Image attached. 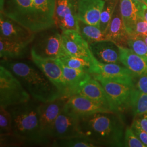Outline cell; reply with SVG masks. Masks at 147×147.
Here are the masks:
<instances>
[{"mask_svg": "<svg viewBox=\"0 0 147 147\" xmlns=\"http://www.w3.org/2000/svg\"><path fill=\"white\" fill-rule=\"evenodd\" d=\"M56 0H0L1 14L34 33L55 26Z\"/></svg>", "mask_w": 147, "mask_h": 147, "instance_id": "6da1fadb", "label": "cell"}, {"mask_svg": "<svg viewBox=\"0 0 147 147\" xmlns=\"http://www.w3.org/2000/svg\"><path fill=\"white\" fill-rule=\"evenodd\" d=\"M19 80L4 66L0 65V106L7 108L31 100Z\"/></svg>", "mask_w": 147, "mask_h": 147, "instance_id": "52a82bcc", "label": "cell"}, {"mask_svg": "<svg viewBox=\"0 0 147 147\" xmlns=\"http://www.w3.org/2000/svg\"><path fill=\"white\" fill-rule=\"evenodd\" d=\"M31 52L43 58L57 59L67 53L62 44V31L55 26L36 33Z\"/></svg>", "mask_w": 147, "mask_h": 147, "instance_id": "8992f818", "label": "cell"}, {"mask_svg": "<svg viewBox=\"0 0 147 147\" xmlns=\"http://www.w3.org/2000/svg\"><path fill=\"white\" fill-rule=\"evenodd\" d=\"M65 107L79 117L98 112H113L105 106L79 94L68 98Z\"/></svg>", "mask_w": 147, "mask_h": 147, "instance_id": "5bb4252c", "label": "cell"}, {"mask_svg": "<svg viewBox=\"0 0 147 147\" xmlns=\"http://www.w3.org/2000/svg\"><path fill=\"white\" fill-rule=\"evenodd\" d=\"M131 108L135 116L147 113V93L140 92L135 88L132 98Z\"/></svg>", "mask_w": 147, "mask_h": 147, "instance_id": "83f0119b", "label": "cell"}, {"mask_svg": "<svg viewBox=\"0 0 147 147\" xmlns=\"http://www.w3.org/2000/svg\"><path fill=\"white\" fill-rule=\"evenodd\" d=\"M138 79L135 84V88L139 92L147 93V74L137 77Z\"/></svg>", "mask_w": 147, "mask_h": 147, "instance_id": "836d02e7", "label": "cell"}, {"mask_svg": "<svg viewBox=\"0 0 147 147\" xmlns=\"http://www.w3.org/2000/svg\"><path fill=\"white\" fill-rule=\"evenodd\" d=\"M79 118L64 106L54 122L51 134L52 141L55 139L82 135L80 129Z\"/></svg>", "mask_w": 147, "mask_h": 147, "instance_id": "30bf717a", "label": "cell"}, {"mask_svg": "<svg viewBox=\"0 0 147 147\" xmlns=\"http://www.w3.org/2000/svg\"><path fill=\"white\" fill-rule=\"evenodd\" d=\"M121 16L129 36L134 34L137 21L140 16V11L132 0H119Z\"/></svg>", "mask_w": 147, "mask_h": 147, "instance_id": "603a6c76", "label": "cell"}, {"mask_svg": "<svg viewBox=\"0 0 147 147\" xmlns=\"http://www.w3.org/2000/svg\"><path fill=\"white\" fill-rule=\"evenodd\" d=\"M31 43L16 42L0 37V57L3 59H19L31 50Z\"/></svg>", "mask_w": 147, "mask_h": 147, "instance_id": "44dd1931", "label": "cell"}, {"mask_svg": "<svg viewBox=\"0 0 147 147\" xmlns=\"http://www.w3.org/2000/svg\"><path fill=\"white\" fill-rule=\"evenodd\" d=\"M63 47L67 54L84 58L95 63L96 59L93 55L89 44L82 37L79 32L67 30L62 32Z\"/></svg>", "mask_w": 147, "mask_h": 147, "instance_id": "7c38bea8", "label": "cell"}, {"mask_svg": "<svg viewBox=\"0 0 147 147\" xmlns=\"http://www.w3.org/2000/svg\"><path fill=\"white\" fill-rule=\"evenodd\" d=\"M58 59L66 67L84 70L89 73L90 74L92 73L93 66L95 63L84 58L71 56L68 54H67L65 56Z\"/></svg>", "mask_w": 147, "mask_h": 147, "instance_id": "484cf974", "label": "cell"}, {"mask_svg": "<svg viewBox=\"0 0 147 147\" xmlns=\"http://www.w3.org/2000/svg\"><path fill=\"white\" fill-rule=\"evenodd\" d=\"M55 26L61 31H79L77 0H56L54 11Z\"/></svg>", "mask_w": 147, "mask_h": 147, "instance_id": "ba28073f", "label": "cell"}, {"mask_svg": "<svg viewBox=\"0 0 147 147\" xmlns=\"http://www.w3.org/2000/svg\"><path fill=\"white\" fill-rule=\"evenodd\" d=\"M138 36L141 37L147 44V36H144V35H138Z\"/></svg>", "mask_w": 147, "mask_h": 147, "instance_id": "d590c367", "label": "cell"}, {"mask_svg": "<svg viewBox=\"0 0 147 147\" xmlns=\"http://www.w3.org/2000/svg\"><path fill=\"white\" fill-rule=\"evenodd\" d=\"M105 3V0H77L78 19L88 25L99 27Z\"/></svg>", "mask_w": 147, "mask_h": 147, "instance_id": "9a60e30c", "label": "cell"}, {"mask_svg": "<svg viewBox=\"0 0 147 147\" xmlns=\"http://www.w3.org/2000/svg\"><path fill=\"white\" fill-rule=\"evenodd\" d=\"M89 47L98 62L121 64L119 50L116 43L110 40H103L91 43Z\"/></svg>", "mask_w": 147, "mask_h": 147, "instance_id": "2e32d148", "label": "cell"}, {"mask_svg": "<svg viewBox=\"0 0 147 147\" xmlns=\"http://www.w3.org/2000/svg\"><path fill=\"white\" fill-rule=\"evenodd\" d=\"M82 135L100 146L123 147L124 124L120 114L98 112L79 118Z\"/></svg>", "mask_w": 147, "mask_h": 147, "instance_id": "7a4b0ae2", "label": "cell"}, {"mask_svg": "<svg viewBox=\"0 0 147 147\" xmlns=\"http://www.w3.org/2000/svg\"><path fill=\"white\" fill-rule=\"evenodd\" d=\"M68 98L62 96L51 101L41 103L39 118L40 131L47 146H50L53 142L51 134L54 122L63 110Z\"/></svg>", "mask_w": 147, "mask_h": 147, "instance_id": "9c48e42d", "label": "cell"}, {"mask_svg": "<svg viewBox=\"0 0 147 147\" xmlns=\"http://www.w3.org/2000/svg\"><path fill=\"white\" fill-rule=\"evenodd\" d=\"M78 32L89 44L96 42L107 40L105 33L101 31L99 27L88 25L79 19Z\"/></svg>", "mask_w": 147, "mask_h": 147, "instance_id": "d4e9b609", "label": "cell"}, {"mask_svg": "<svg viewBox=\"0 0 147 147\" xmlns=\"http://www.w3.org/2000/svg\"><path fill=\"white\" fill-rule=\"evenodd\" d=\"M124 146L127 147H146V145L136 136L131 128L125 129L124 137Z\"/></svg>", "mask_w": 147, "mask_h": 147, "instance_id": "4dcf8cb0", "label": "cell"}, {"mask_svg": "<svg viewBox=\"0 0 147 147\" xmlns=\"http://www.w3.org/2000/svg\"><path fill=\"white\" fill-rule=\"evenodd\" d=\"M30 56L32 61L57 87L61 94L68 98L67 84L62 70L57 59L42 58L31 52Z\"/></svg>", "mask_w": 147, "mask_h": 147, "instance_id": "8fae6325", "label": "cell"}, {"mask_svg": "<svg viewBox=\"0 0 147 147\" xmlns=\"http://www.w3.org/2000/svg\"><path fill=\"white\" fill-rule=\"evenodd\" d=\"M133 35L147 36V22L144 18H140L137 21Z\"/></svg>", "mask_w": 147, "mask_h": 147, "instance_id": "d6a6232c", "label": "cell"}, {"mask_svg": "<svg viewBox=\"0 0 147 147\" xmlns=\"http://www.w3.org/2000/svg\"><path fill=\"white\" fill-rule=\"evenodd\" d=\"M57 61L62 70L67 87L68 98H69L76 94L79 88L92 77V75L84 70L66 67L58 59H57Z\"/></svg>", "mask_w": 147, "mask_h": 147, "instance_id": "ffe728a7", "label": "cell"}, {"mask_svg": "<svg viewBox=\"0 0 147 147\" xmlns=\"http://www.w3.org/2000/svg\"><path fill=\"white\" fill-rule=\"evenodd\" d=\"M50 147H95L99 146L84 135L68 138L55 139Z\"/></svg>", "mask_w": 147, "mask_h": 147, "instance_id": "cb8c5ba5", "label": "cell"}, {"mask_svg": "<svg viewBox=\"0 0 147 147\" xmlns=\"http://www.w3.org/2000/svg\"><path fill=\"white\" fill-rule=\"evenodd\" d=\"M119 0H106L100 16L99 28L104 33L107 31Z\"/></svg>", "mask_w": 147, "mask_h": 147, "instance_id": "4316f807", "label": "cell"}, {"mask_svg": "<svg viewBox=\"0 0 147 147\" xmlns=\"http://www.w3.org/2000/svg\"><path fill=\"white\" fill-rule=\"evenodd\" d=\"M131 128L136 136L147 147V132L142 128L136 118L133 121Z\"/></svg>", "mask_w": 147, "mask_h": 147, "instance_id": "1f68e13d", "label": "cell"}, {"mask_svg": "<svg viewBox=\"0 0 147 147\" xmlns=\"http://www.w3.org/2000/svg\"><path fill=\"white\" fill-rule=\"evenodd\" d=\"M13 135L12 117L5 107L0 106V137Z\"/></svg>", "mask_w": 147, "mask_h": 147, "instance_id": "f1b7e54d", "label": "cell"}, {"mask_svg": "<svg viewBox=\"0 0 147 147\" xmlns=\"http://www.w3.org/2000/svg\"><path fill=\"white\" fill-rule=\"evenodd\" d=\"M144 19L147 22V9L144 11Z\"/></svg>", "mask_w": 147, "mask_h": 147, "instance_id": "8d00e7d4", "label": "cell"}, {"mask_svg": "<svg viewBox=\"0 0 147 147\" xmlns=\"http://www.w3.org/2000/svg\"><path fill=\"white\" fill-rule=\"evenodd\" d=\"M76 94L81 95L93 100L115 112L113 105L102 86L92 76L79 88Z\"/></svg>", "mask_w": 147, "mask_h": 147, "instance_id": "e0dca14e", "label": "cell"}, {"mask_svg": "<svg viewBox=\"0 0 147 147\" xmlns=\"http://www.w3.org/2000/svg\"><path fill=\"white\" fill-rule=\"evenodd\" d=\"M91 75L102 86L116 113L120 114L129 108H131L132 98L135 88L134 76L109 79L96 75Z\"/></svg>", "mask_w": 147, "mask_h": 147, "instance_id": "5b68a950", "label": "cell"}, {"mask_svg": "<svg viewBox=\"0 0 147 147\" xmlns=\"http://www.w3.org/2000/svg\"><path fill=\"white\" fill-rule=\"evenodd\" d=\"M105 1H106V0H105Z\"/></svg>", "mask_w": 147, "mask_h": 147, "instance_id": "f35d334b", "label": "cell"}, {"mask_svg": "<svg viewBox=\"0 0 147 147\" xmlns=\"http://www.w3.org/2000/svg\"><path fill=\"white\" fill-rule=\"evenodd\" d=\"M91 75H96L109 79H119L133 76L125 67L120 64L95 62Z\"/></svg>", "mask_w": 147, "mask_h": 147, "instance_id": "7402d4cb", "label": "cell"}, {"mask_svg": "<svg viewBox=\"0 0 147 147\" xmlns=\"http://www.w3.org/2000/svg\"><path fill=\"white\" fill-rule=\"evenodd\" d=\"M121 63L131 71L134 77L147 74V62L129 47L117 45Z\"/></svg>", "mask_w": 147, "mask_h": 147, "instance_id": "d6986e66", "label": "cell"}, {"mask_svg": "<svg viewBox=\"0 0 147 147\" xmlns=\"http://www.w3.org/2000/svg\"><path fill=\"white\" fill-rule=\"evenodd\" d=\"M143 1H144V2H145V3L147 5V0H143Z\"/></svg>", "mask_w": 147, "mask_h": 147, "instance_id": "74e56055", "label": "cell"}, {"mask_svg": "<svg viewBox=\"0 0 147 147\" xmlns=\"http://www.w3.org/2000/svg\"><path fill=\"white\" fill-rule=\"evenodd\" d=\"M136 119L142 128L147 132V113L137 116Z\"/></svg>", "mask_w": 147, "mask_h": 147, "instance_id": "e575fe53", "label": "cell"}, {"mask_svg": "<svg viewBox=\"0 0 147 147\" xmlns=\"http://www.w3.org/2000/svg\"><path fill=\"white\" fill-rule=\"evenodd\" d=\"M36 33L31 31L10 18L0 14V37L16 42L31 43Z\"/></svg>", "mask_w": 147, "mask_h": 147, "instance_id": "4fadbf2b", "label": "cell"}, {"mask_svg": "<svg viewBox=\"0 0 147 147\" xmlns=\"http://www.w3.org/2000/svg\"><path fill=\"white\" fill-rule=\"evenodd\" d=\"M40 102L32 99L7 107L12 117L13 135L21 145L47 146L40 127Z\"/></svg>", "mask_w": 147, "mask_h": 147, "instance_id": "277c9868", "label": "cell"}, {"mask_svg": "<svg viewBox=\"0 0 147 147\" xmlns=\"http://www.w3.org/2000/svg\"><path fill=\"white\" fill-rule=\"evenodd\" d=\"M105 35L107 40L112 41L121 46L127 47L129 35L126 31L121 16L119 3L116 7Z\"/></svg>", "mask_w": 147, "mask_h": 147, "instance_id": "ac0fdd59", "label": "cell"}, {"mask_svg": "<svg viewBox=\"0 0 147 147\" xmlns=\"http://www.w3.org/2000/svg\"><path fill=\"white\" fill-rule=\"evenodd\" d=\"M127 47L147 62V44L138 35L129 36L127 41Z\"/></svg>", "mask_w": 147, "mask_h": 147, "instance_id": "f546056e", "label": "cell"}, {"mask_svg": "<svg viewBox=\"0 0 147 147\" xmlns=\"http://www.w3.org/2000/svg\"><path fill=\"white\" fill-rule=\"evenodd\" d=\"M1 65L19 80L32 99L45 103L63 96L32 60L1 59Z\"/></svg>", "mask_w": 147, "mask_h": 147, "instance_id": "3957f363", "label": "cell"}]
</instances>
